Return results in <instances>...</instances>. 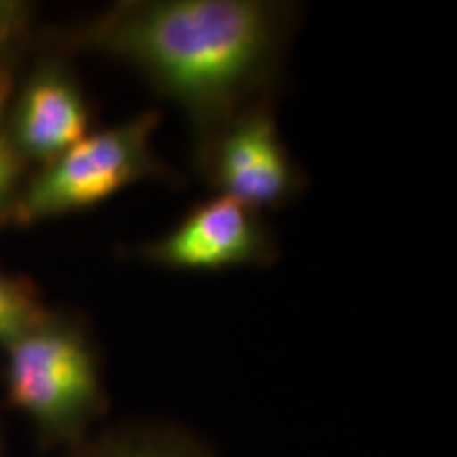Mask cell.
I'll use <instances>...</instances> for the list:
<instances>
[{
	"instance_id": "obj_1",
	"label": "cell",
	"mask_w": 457,
	"mask_h": 457,
	"mask_svg": "<svg viewBox=\"0 0 457 457\" xmlns=\"http://www.w3.org/2000/svg\"><path fill=\"white\" fill-rule=\"evenodd\" d=\"M295 17L293 4L267 0H125L49 45L138 71L185 112L199 148L242 108L271 98Z\"/></svg>"
},
{
	"instance_id": "obj_2",
	"label": "cell",
	"mask_w": 457,
	"mask_h": 457,
	"mask_svg": "<svg viewBox=\"0 0 457 457\" xmlns=\"http://www.w3.org/2000/svg\"><path fill=\"white\" fill-rule=\"evenodd\" d=\"M7 400L45 443H81L106 411V392L94 341L77 320L51 312L7 347Z\"/></svg>"
},
{
	"instance_id": "obj_3",
	"label": "cell",
	"mask_w": 457,
	"mask_h": 457,
	"mask_svg": "<svg viewBox=\"0 0 457 457\" xmlns=\"http://www.w3.org/2000/svg\"><path fill=\"white\" fill-rule=\"evenodd\" d=\"M159 123L157 111H142L112 128L89 131L26 179L11 225L32 227L83 212L138 182L180 185V176L153 148Z\"/></svg>"
},
{
	"instance_id": "obj_4",
	"label": "cell",
	"mask_w": 457,
	"mask_h": 457,
	"mask_svg": "<svg viewBox=\"0 0 457 457\" xmlns=\"http://www.w3.org/2000/svg\"><path fill=\"white\" fill-rule=\"evenodd\" d=\"M193 159L219 195L256 212L282 208L305 187V176L279 136L271 98L233 114L195 148Z\"/></svg>"
},
{
	"instance_id": "obj_5",
	"label": "cell",
	"mask_w": 457,
	"mask_h": 457,
	"mask_svg": "<svg viewBox=\"0 0 457 457\" xmlns=\"http://www.w3.org/2000/svg\"><path fill=\"white\" fill-rule=\"evenodd\" d=\"M129 259L174 271L270 267L279 248L261 212L216 195L193 205L168 233L125 250Z\"/></svg>"
},
{
	"instance_id": "obj_6",
	"label": "cell",
	"mask_w": 457,
	"mask_h": 457,
	"mask_svg": "<svg viewBox=\"0 0 457 457\" xmlns=\"http://www.w3.org/2000/svg\"><path fill=\"white\" fill-rule=\"evenodd\" d=\"M91 104L66 51L47 47L15 83L9 102V134L26 165L38 168L89 134Z\"/></svg>"
},
{
	"instance_id": "obj_7",
	"label": "cell",
	"mask_w": 457,
	"mask_h": 457,
	"mask_svg": "<svg viewBox=\"0 0 457 457\" xmlns=\"http://www.w3.org/2000/svg\"><path fill=\"white\" fill-rule=\"evenodd\" d=\"M72 457H210L195 438L162 426H125L85 445Z\"/></svg>"
},
{
	"instance_id": "obj_8",
	"label": "cell",
	"mask_w": 457,
	"mask_h": 457,
	"mask_svg": "<svg viewBox=\"0 0 457 457\" xmlns=\"http://www.w3.org/2000/svg\"><path fill=\"white\" fill-rule=\"evenodd\" d=\"M51 313L38 286L26 276L0 271V347H7Z\"/></svg>"
},
{
	"instance_id": "obj_9",
	"label": "cell",
	"mask_w": 457,
	"mask_h": 457,
	"mask_svg": "<svg viewBox=\"0 0 457 457\" xmlns=\"http://www.w3.org/2000/svg\"><path fill=\"white\" fill-rule=\"evenodd\" d=\"M15 89V68L0 66V227L11 225L17 197L26 182V162L9 134V102Z\"/></svg>"
},
{
	"instance_id": "obj_10",
	"label": "cell",
	"mask_w": 457,
	"mask_h": 457,
	"mask_svg": "<svg viewBox=\"0 0 457 457\" xmlns=\"http://www.w3.org/2000/svg\"><path fill=\"white\" fill-rule=\"evenodd\" d=\"M34 7L28 3L0 0V66H13L32 43Z\"/></svg>"
}]
</instances>
